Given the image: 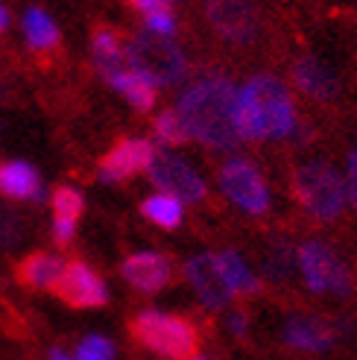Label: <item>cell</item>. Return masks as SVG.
Instances as JSON below:
<instances>
[{"mask_svg":"<svg viewBox=\"0 0 357 360\" xmlns=\"http://www.w3.org/2000/svg\"><path fill=\"white\" fill-rule=\"evenodd\" d=\"M238 91L226 74H205L193 79L176 100V112L193 141L208 150L231 153L243 138L238 132Z\"/></svg>","mask_w":357,"mask_h":360,"instance_id":"6da1fadb","label":"cell"},{"mask_svg":"<svg viewBox=\"0 0 357 360\" xmlns=\"http://www.w3.org/2000/svg\"><path fill=\"white\" fill-rule=\"evenodd\" d=\"M299 109L290 85L281 77L261 70L238 91V132L243 141H284L299 129Z\"/></svg>","mask_w":357,"mask_h":360,"instance_id":"7a4b0ae2","label":"cell"},{"mask_svg":"<svg viewBox=\"0 0 357 360\" xmlns=\"http://www.w3.org/2000/svg\"><path fill=\"white\" fill-rule=\"evenodd\" d=\"M293 196L316 223H337L346 211L343 173L325 158H308L293 170Z\"/></svg>","mask_w":357,"mask_h":360,"instance_id":"3957f363","label":"cell"},{"mask_svg":"<svg viewBox=\"0 0 357 360\" xmlns=\"http://www.w3.org/2000/svg\"><path fill=\"white\" fill-rule=\"evenodd\" d=\"M126 62L158 88L178 85L188 77V56L182 44L170 35H158L150 30H138L129 35Z\"/></svg>","mask_w":357,"mask_h":360,"instance_id":"277c9868","label":"cell"},{"mask_svg":"<svg viewBox=\"0 0 357 360\" xmlns=\"http://www.w3.org/2000/svg\"><path fill=\"white\" fill-rule=\"evenodd\" d=\"M129 331L141 346L152 349L167 360H193L200 349V334L185 316L164 314V311H141L132 322Z\"/></svg>","mask_w":357,"mask_h":360,"instance_id":"5b68a950","label":"cell"},{"mask_svg":"<svg viewBox=\"0 0 357 360\" xmlns=\"http://www.w3.org/2000/svg\"><path fill=\"white\" fill-rule=\"evenodd\" d=\"M217 188L238 211L249 217H264L273 211V191L266 176L252 158L228 155L217 170Z\"/></svg>","mask_w":357,"mask_h":360,"instance_id":"8992f818","label":"cell"},{"mask_svg":"<svg viewBox=\"0 0 357 360\" xmlns=\"http://www.w3.org/2000/svg\"><path fill=\"white\" fill-rule=\"evenodd\" d=\"M296 264H299L301 278L308 284V290L319 296H337V299L351 296L354 290L351 269L325 240H316V238L305 240L296 249Z\"/></svg>","mask_w":357,"mask_h":360,"instance_id":"52a82bcc","label":"cell"},{"mask_svg":"<svg viewBox=\"0 0 357 360\" xmlns=\"http://www.w3.org/2000/svg\"><path fill=\"white\" fill-rule=\"evenodd\" d=\"M202 15L211 32L226 44L246 47L261 35V12L252 0H202Z\"/></svg>","mask_w":357,"mask_h":360,"instance_id":"ba28073f","label":"cell"},{"mask_svg":"<svg viewBox=\"0 0 357 360\" xmlns=\"http://www.w3.org/2000/svg\"><path fill=\"white\" fill-rule=\"evenodd\" d=\"M147 176L155 185V191L173 193L176 200H182V202L196 205V202H205V196H208V185L200 176V170H196L188 158L176 155L170 147L155 150V158H152Z\"/></svg>","mask_w":357,"mask_h":360,"instance_id":"9c48e42d","label":"cell"},{"mask_svg":"<svg viewBox=\"0 0 357 360\" xmlns=\"http://www.w3.org/2000/svg\"><path fill=\"white\" fill-rule=\"evenodd\" d=\"M155 143L150 138H123L117 141L115 147L100 158V167L97 176L100 182L105 185H120L126 179L138 176V173H147L152 158H155Z\"/></svg>","mask_w":357,"mask_h":360,"instance_id":"30bf717a","label":"cell"},{"mask_svg":"<svg viewBox=\"0 0 357 360\" xmlns=\"http://www.w3.org/2000/svg\"><path fill=\"white\" fill-rule=\"evenodd\" d=\"M65 304L77 311H88V308H103L109 302V287L100 278V273L94 266H88L85 261H70L65 264V273L59 276L56 287H53Z\"/></svg>","mask_w":357,"mask_h":360,"instance_id":"8fae6325","label":"cell"},{"mask_svg":"<svg viewBox=\"0 0 357 360\" xmlns=\"http://www.w3.org/2000/svg\"><path fill=\"white\" fill-rule=\"evenodd\" d=\"M185 278L193 287V293L200 296V302L211 311H223L235 299V290L228 287L220 261H217V252H200V255L188 258L185 264Z\"/></svg>","mask_w":357,"mask_h":360,"instance_id":"7c38bea8","label":"cell"},{"mask_svg":"<svg viewBox=\"0 0 357 360\" xmlns=\"http://www.w3.org/2000/svg\"><path fill=\"white\" fill-rule=\"evenodd\" d=\"M293 85L299 94H305L313 103H337L343 94V82L337 70L316 56H301L293 62Z\"/></svg>","mask_w":357,"mask_h":360,"instance_id":"4fadbf2b","label":"cell"},{"mask_svg":"<svg viewBox=\"0 0 357 360\" xmlns=\"http://www.w3.org/2000/svg\"><path fill=\"white\" fill-rule=\"evenodd\" d=\"M120 276L138 293H158L173 278V261L162 252H135L120 264Z\"/></svg>","mask_w":357,"mask_h":360,"instance_id":"5bb4252c","label":"cell"},{"mask_svg":"<svg viewBox=\"0 0 357 360\" xmlns=\"http://www.w3.org/2000/svg\"><path fill=\"white\" fill-rule=\"evenodd\" d=\"M284 343L299 352H325L334 346L337 331L328 319L323 316H311V314H293L287 316L281 328Z\"/></svg>","mask_w":357,"mask_h":360,"instance_id":"9a60e30c","label":"cell"},{"mask_svg":"<svg viewBox=\"0 0 357 360\" xmlns=\"http://www.w3.org/2000/svg\"><path fill=\"white\" fill-rule=\"evenodd\" d=\"M0 193L9 196V200L41 202L44 188H41L39 170L30 161H6V165H0Z\"/></svg>","mask_w":357,"mask_h":360,"instance_id":"2e32d148","label":"cell"},{"mask_svg":"<svg viewBox=\"0 0 357 360\" xmlns=\"http://www.w3.org/2000/svg\"><path fill=\"white\" fill-rule=\"evenodd\" d=\"M65 273V261L53 252H32L15 266V278L30 290H53Z\"/></svg>","mask_w":357,"mask_h":360,"instance_id":"e0dca14e","label":"cell"},{"mask_svg":"<svg viewBox=\"0 0 357 360\" xmlns=\"http://www.w3.org/2000/svg\"><path fill=\"white\" fill-rule=\"evenodd\" d=\"M91 62L97 68V74L109 82L112 77H117L120 70H126L129 62H126V44L120 41V35L100 27L91 39Z\"/></svg>","mask_w":357,"mask_h":360,"instance_id":"ac0fdd59","label":"cell"},{"mask_svg":"<svg viewBox=\"0 0 357 360\" xmlns=\"http://www.w3.org/2000/svg\"><path fill=\"white\" fill-rule=\"evenodd\" d=\"M109 85L126 97V103L138 112H152L155 103H158V85H152L144 74H138L135 68L120 70L117 77L109 79Z\"/></svg>","mask_w":357,"mask_h":360,"instance_id":"d6986e66","label":"cell"},{"mask_svg":"<svg viewBox=\"0 0 357 360\" xmlns=\"http://www.w3.org/2000/svg\"><path fill=\"white\" fill-rule=\"evenodd\" d=\"M217 261H220V269H223V276L228 281V287L235 290V296H255L261 293V281L258 276L252 273V266L246 264V258L240 255V252L235 249H223L217 252Z\"/></svg>","mask_w":357,"mask_h":360,"instance_id":"ffe728a7","label":"cell"},{"mask_svg":"<svg viewBox=\"0 0 357 360\" xmlns=\"http://www.w3.org/2000/svg\"><path fill=\"white\" fill-rule=\"evenodd\" d=\"M21 27H24V39L32 50H53V47H59V27L56 21L41 9V6H30L21 18Z\"/></svg>","mask_w":357,"mask_h":360,"instance_id":"44dd1931","label":"cell"},{"mask_svg":"<svg viewBox=\"0 0 357 360\" xmlns=\"http://www.w3.org/2000/svg\"><path fill=\"white\" fill-rule=\"evenodd\" d=\"M141 214L158 229H164V231H173L182 226L185 220V202L182 200H176L173 193H164V191H158L152 196H147L144 202H141Z\"/></svg>","mask_w":357,"mask_h":360,"instance_id":"7402d4cb","label":"cell"},{"mask_svg":"<svg viewBox=\"0 0 357 360\" xmlns=\"http://www.w3.org/2000/svg\"><path fill=\"white\" fill-rule=\"evenodd\" d=\"M293 258H296V252L287 240H273L270 249L264 252V276L266 281H273V284H281V281H287L290 273H293Z\"/></svg>","mask_w":357,"mask_h":360,"instance_id":"603a6c76","label":"cell"},{"mask_svg":"<svg viewBox=\"0 0 357 360\" xmlns=\"http://www.w3.org/2000/svg\"><path fill=\"white\" fill-rule=\"evenodd\" d=\"M152 135H155V141L162 143V147H170V150L173 147H182V143L190 141V135H188L185 123H182V117H178L176 109H162V112L155 115Z\"/></svg>","mask_w":357,"mask_h":360,"instance_id":"cb8c5ba5","label":"cell"},{"mask_svg":"<svg viewBox=\"0 0 357 360\" xmlns=\"http://www.w3.org/2000/svg\"><path fill=\"white\" fill-rule=\"evenodd\" d=\"M50 202H53V214H56V217H65V220H79L82 211H85L82 193L77 188H70V185H59L56 191H53Z\"/></svg>","mask_w":357,"mask_h":360,"instance_id":"d4e9b609","label":"cell"},{"mask_svg":"<svg viewBox=\"0 0 357 360\" xmlns=\"http://www.w3.org/2000/svg\"><path fill=\"white\" fill-rule=\"evenodd\" d=\"M77 360H115V343L97 334L85 337L77 349Z\"/></svg>","mask_w":357,"mask_h":360,"instance_id":"484cf974","label":"cell"},{"mask_svg":"<svg viewBox=\"0 0 357 360\" xmlns=\"http://www.w3.org/2000/svg\"><path fill=\"white\" fill-rule=\"evenodd\" d=\"M144 30L150 32H158V35H170V39H176V32H178V21H176V15L170 6H162V9H155L150 15H144Z\"/></svg>","mask_w":357,"mask_h":360,"instance_id":"4316f807","label":"cell"},{"mask_svg":"<svg viewBox=\"0 0 357 360\" xmlns=\"http://www.w3.org/2000/svg\"><path fill=\"white\" fill-rule=\"evenodd\" d=\"M343 185H346V202L357 211V147H351V150H349V155H346Z\"/></svg>","mask_w":357,"mask_h":360,"instance_id":"83f0119b","label":"cell"},{"mask_svg":"<svg viewBox=\"0 0 357 360\" xmlns=\"http://www.w3.org/2000/svg\"><path fill=\"white\" fill-rule=\"evenodd\" d=\"M21 235H24V226H21V220H18L12 211L0 208V243H15V240L21 238Z\"/></svg>","mask_w":357,"mask_h":360,"instance_id":"f1b7e54d","label":"cell"},{"mask_svg":"<svg viewBox=\"0 0 357 360\" xmlns=\"http://www.w3.org/2000/svg\"><path fill=\"white\" fill-rule=\"evenodd\" d=\"M77 235V220H65V217H53V240L59 246H67Z\"/></svg>","mask_w":357,"mask_h":360,"instance_id":"f546056e","label":"cell"},{"mask_svg":"<svg viewBox=\"0 0 357 360\" xmlns=\"http://www.w3.org/2000/svg\"><path fill=\"white\" fill-rule=\"evenodd\" d=\"M129 6H132L135 12H141V15H150V12H155V9L167 6V0H129Z\"/></svg>","mask_w":357,"mask_h":360,"instance_id":"4dcf8cb0","label":"cell"},{"mask_svg":"<svg viewBox=\"0 0 357 360\" xmlns=\"http://www.w3.org/2000/svg\"><path fill=\"white\" fill-rule=\"evenodd\" d=\"M228 328H231V334H235V337H243L249 331V316L246 314H235L228 319Z\"/></svg>","mask_w":357,"mask_h":360,"instance_id":"1f68e13d","label":"cell"},{"mask_svg":"<svg viewBox=\"0 0 357 360\" xmlns=\"http://www.w3.org/2000/svg\"><path fill=\"white\" fill-rule=\"evenodd\" d=\"M9 30V9L6 6H0V32Z\"/></svg>","mask_w":357,"mask_h":360,"instance_id":"d6a6232c","label":"cell"},{"mask_svg":"<svg viewBox=\"0 0 357 360\" xmlns=\"http://www.w3.org/2000/svg\"><path fill=\"white\" fill-rule=\"evenodd\" d=\"M50 360H74V357H67L62 349H53V352H50Z\"/></svg>","mask_w":357,"mask_h":360,"instance_id":"836d02e7","label":"cell"},{"mask_svg":"<svg viewBox=\"0 0 357 360\" xmlns=\"http://www.w3.org/2000/svg\"><path fill=\"white\" fill-rule=\"evenodd\" d=\"M193 360H205V357H193Z\"/></svg>","mask_w":357,"mask_h":360,"instance_id":"e575fe53","label":"cell"},{"mask_svg":"<svg viewBox=\"0 0 357 360\" xmlns=\"http://www.w3.org/2000/svg\"><path fill=\"white\" fill-rule=\"evenodd\" d=\"M167 4H176V0H167Z\"/></svg>","mask_w":357,"mask_h":360,"instance_id":"d590c367","label":"cell"}]
</instances>
